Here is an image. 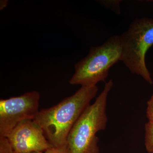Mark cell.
<instances>
[{
    "mask_svg": "<svg viewBox=\"0 0 153 153\" xmlns=\"http://www.w3.org/2000/svg\"><path fill=\"white\" fill-rule=\"evenodd\" d=\"M97 85L81 86L73 95L54 106L40 110L34 120L54 147L67 145L71 128L96 96Z\"/></svg>",
    "mask_w": 153,
    "mask_h": 153,
    "instance_id": "1",
    "label": "cell"
},
{
    "mask_svg": "<svg viewBox=\"0 0 153 153\" xmlns=\"http://www.w3.org/2000/svg\"><path fill=\"white\" fill-rule=\"evenodd\" d=\"M113 85L111 79L105 82L94 102L88 105L74 124L67 138L70 153H100L97 134L106 128L108 96Z\"/></svg>",
    "mask_w": 153,
    "mask_h": 153,
    "instance_id": "2",
    "label": "cell"
},
{
    "mask_svg": "<svg viewBox=\"0 0 153 153\" xmlns=\"http://www.w3.org/2000/svg\"><path fill=\"white\" fill-rule=\"evenodd\" d=\"M121 55L120 36H111L100 46L91 47L87 56L75 64L69 84L92 86L104 82L110 68L121 61Z\"/></svg>",
    "mask_w": 153,
    "mask_h": 153,
    "instance_id": "3",
    "label": "cell"
},
{
    "mask_svg": "<svg viewBox=\"0 0 153 153\" xmlns=\"http://www.w3.org/2000/svg\"><path fill=\"white\" fill-rule=\"evenodd\" d=\"M121 61L132 73L139 75L150 84H153L146 65L147 52L153 46V19H136L126 31L120 36Z\"/></svg>",
    "mask_w": 153,
    "mask_h": 153,
    "instance_id": "4",
    "label": "cell"
},
{
    "mask_svg": "<svg viewBox=\"0 0 153 153\" xmlns=\"http://www.w3.org/2000/svg\"><path fill=\"white\" fill-rule=\"evenodd\" d=\"M40 93L37 91L0 100V137H7L19 124L34 120L39 111Z\"/></svg>",
    "mask_w": 153,
    "mask_h": 153,
    "instance_id": "5",
    "label": "cell"
},
{
    "mask_svg": "<svg viewBox=\"0 0 153 153\" xmlns=\"http://www.w3.org/2000/svg\"><path fill=\"white\" fill-rule=\"evenodd\" d=\"M6 137L15 153L44 152L52 147L33 120L20 123Z\"/></svg>",
    "mask_w": 153,
    "mask_h": 153,
    "instance_id": "6",
    "label": "cell"
},
{
    "mask_svg": "<svg viewBox=\"0 0 153 153\" xmlns=\"http://www.w3.org/2000/svg\"><path fill=\"white\" fill-rule=\"evenodd\" d=\"M145 146L149 153H153V123L148 121L145 126Z\"/></svg>",
    "mask_w": 153,
    "mask_h": 153,
    "instance_id": "7",
    "label": "cell"
},
{
    "mask_svg": "<svg viewBox=\"0 0 153 153\" xmlns=\"http://www.w3.org/2000/svg\"><path fill=\"white\" fill-rule=\"evenodd\" d=\"M101 4L102 6H104L106 8L109 9L113 11L114 13L117 14H120L121 13V9L120 7V3L121 1L117 0H110V1H101L100 2H98Z\"/></svg>",
    "mask_w": 153,
    "mask_h": 153,
    "instance_id": "8",
    "label": "cell"
},
{
    "mask_svg": "<svg viewBox=\"0 0 153 153\" xmlns=\"http://www.w3.org/2000/svg\"><path fill=\"white\" fill-rule=\"evenodd\" d=\"M0 153H15L5 137H0Z\"/></svg>",
    "mask_w": 153,
    "mask_h": 153,
    "instance_id": "9",
    "label": "cell"
},
{
    "mask_svg": "<svg viewBox=\"0 0 153 153\" xmlns=\"http://www.w3.org/2000/svg\"><path fill=\"white\" fill-rule=\"evenodd\" d=\"M146 117L149 122L153 123V94L147 102Z\"/></svg>",
    "mask_w": 153,
    "mask_h": 153,
    "instance_id": "10",
    "label": "cell"
},
{
    "mask_svg": "<svg viewBox=\"0 0 153 153\" xmlns=\"http://www.w3.org/2000/svg\"><path fill=\"white\" fill-rule=\"evenodd\" d=\"M44 153H70L68 146L66 145L59 147H52L47 150Z\"/></svg>",
    "mask_w": 153,
    "mask_h": 153,
    "instance_id": "11",
    "label": "cell"
},
{
    "mask_svg": "<svg viewBox=\"0 0 153 153\" xmlns=\"http://www.w3.org/2000/svg\"><path fill=\"white\" fill-rule=\"evenodd\" d=\"M7 4V1H2V2H1V9L3 10V9L6 7Z\"/></svg>",
    "mask_w": 153,
    "mask_h": 153,
    "instance_id": "12",
    "label": "cell"
},
{
    "mask_svg": "<svg viewBox=\"0 0 153 153\" xmlns=\"http://www.w3.org/2000/svg\"><path fill=\"white\" fill-rule=\"evenodd\" d=\"M30 153H44V152H34Z\"/></svg>",
    "mask_w": 153,
    "mask_h": 153,
    "instance_id": "13",
    "label": "cell"
}]
</instances>
